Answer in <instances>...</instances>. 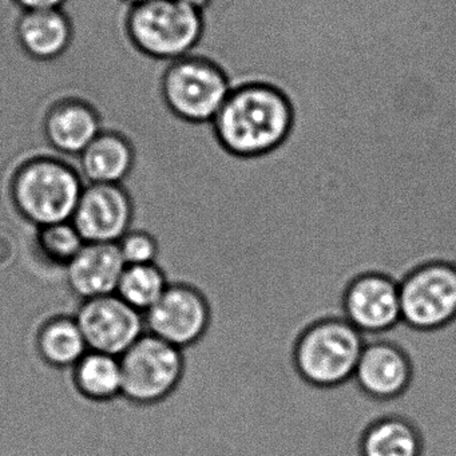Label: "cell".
<instances>
[{
	"instance_id": "6da1fadb",
	"label": "cell",
	"mask_w": 456,
	"mask_h": 456,
	"mask_svg": "<svg viewBox=\"0 0 456 456\" xmlns=\"http://www.w3.org/2000/svg\"><path fill=\"white\" fill-rule=\"evenodd\" d=\"M292 119V108L282 93L266 85H247L232 90L212 125L226 151L253 157L281 145Z\"/></svg>"
},
{
	"instance_id": "7a4b0ae2",
	"label": "cell",
	"mask_w": 456,
	"mask_h": 456,
	"mask_svg": "<svg viewBox=\"0 0 456 456\" xmlns=\"http://www.w3.org/2000/svg\"><path fill=\"white\" fill-rule=\"evenodd\" d=\"M85 183L78 169L60 157L33 156L18 165L10 181L12 204L37 228L73 218Z\"/></svg>"
},
{
	"instance_id": "3957f363",
	"label": "cell",
	"mask_w": 456,
	"mask_h": 456,
	"mask_svg": "<svg viewBox=\"0 0 456 456\" xmlns=\"http://www.w3.org/2000/svg\"><path fill=\"white\" fill-rule=\"evenodd\" d=\"M125 33L140 54L169 63L191 55L204 33V15L178 0H151L129 7Z\"/></svg>"
},
{
	"instance_id": "277c9868",
	"label": "cell",
	"mask_w": 456,
	"mask_h": 456,
	"mask_svg": "<svg viewBox=\"0 0 456 456\" xmlns=\"http://www.w3.org/2000/svg\"><path fill=\"white\" fill-rule=\"evenodd\" d=\"M231 92L224 71L197 55L165 63L159 76V100L165 110L188 124L212 122Z\"/></svg>"
},
{
	"instance_id": "5b68a950",
	"label": "cell",
	"mask_w": 456,
	"mask_h": 456,
	"mask_svg": "<svg viewBox=\"0 0 456 456\" xmlns=\"http://www.w3.org/2000/svg\"><path fill=\"white\" fill-rule=\"evenodd\" d=\"M364 346L365 336L343 317L320 320L298 338L296 368L311 386H341L354 379Z\"/></svg>"
},
{
	"instance_id": "8992f818",
	"label": "cell",
	"mask_w": 456,
	"mask_h": 456,
	"mask_svg": "<svg viewBox=\"0 0 456 456\" xmlns=\"http://www.w3.org/2000/svg\"><path fill=\"white\" fill-rule=\"evenodd\" d=\"M122 396L140 405L162 404L185 375L183 349L143 333L122 356Z\"/></svg>"
},
{
	"instance_id": "52a82bcc",
	"label": "cell",
	"mask_w": 456,
	"mask_h": 456,
	"mask_svg": "<svg viewBox=\"0 0 456 456\" xmlns=\"http://www.w3.org/2000/svg\"><path fill=\"white\" fill-rule=\"evenodd\" d=\"M402 322L435 330L456 319V268L444 263L418 266L400 281Z\"/></svg>"
},
{
	"instance_id": "ba28073f",
	"label": "cell",
	"mask_w": 456,
	"mask_h": 456,
	"mask_svg": "<svg viewBox=\"0 0 456 456\" xmlns=\"http://www.w3.org/2000/svg\"><path fill=\"white\" fill-rule=\"evenodd\" d=\"M143 319L149 333L183 351L204 338L210 324V308L197 288L170 282Z\"/></svg>"
},
{
	"instance_id": "9c48e42d",
	"label": "cell",
	"mask_w": 456,
	"mask_h": 456,
	"mask_svg": "<svg viewBox=\"0 0 456 456\" xmlns=\"http://www.w3.org/2000/svg\"><path fill=\"white\" fill-rule=\"evenodd\" d=\"M76 320L89 351L122 356L145 332L143 314L117 295L84 300Z\"/></svg>"
},
{
	"instance_id": "30bf717a",
	"label": "cell",
	"mask_w": 456,
	"mask_h": 456,
	"mask_svg": "<svg viewBox=\"0 0 456 456\" xmlns=\"http://www.w3.org/2000/svg\"><path fill=\"white\" fill-rule=\"evenodd\" d=\"M134 217L132 196L122 183H85L71 223L85 242L117 244Z\"/></svg>"
},
{
	"instance_id": "8fae6325",
	"label": "cell",
	"mask_w": 456,
	"mask_h": 456,
	"mask_svg": "<svg viewBox=\"0 0 456 456\" xmlns=\"http://www.w3.org/2000/svg\"><path fill=\"white\" fill-rule=\"evenodd\" d=\"M343 312L364 336L388 332L402 322L399 282L381 273L356 277L346 288Z\"/></svg>"
},
{
	"instance_id": "7c38bea8",
	"label": "cell",
	"mask_w": 456,
	"mask_h": 456,
	"mask_svg": "<svg viewBox=\"0 0 456 456\" xmlns=\"http://www.w3.org/2000/svg\"><path fill=\"white\" fill-rule=\"evenodd\" d=\"M412 379L410 357L397 344L365 336V346L354 370L357 387L376 400L387 402L404 394Z\"/></svg>"
},
{
	"instance_id": "4fadbf2b",
	"label": "cell",
	"mask_w": 456,
	"mask_h": 456,
	"mask_svg": "<svg viewBox=\"0 0 456 456\" xmlns=\"http://www.w3.org/2000/svg\"><path fill=\"white\" fill-rule=\"evenodd\" d=\"M103 130L100 110L81 97H63L49 106L42 132L47 145L66 157H78Z\"/></svg>"
},
{
	"instance_id": "5bb4252c",
	"label": "cell",
	"mask_w": 456,
	"mask_h": 456,
	"mask_svg": "<svg viewBox=\"0 0 456 456\" xmlns=\"http://www.w3.org/2000/svg\"><path fill=\"white\" fill-rule=\"evenodd\" d=\"M125 268L118 245L86 242L66 266V282L82 301L116 295Z\"/></svg>"
},
{
	"instance_id": "9a60e30c",
	"label": "cell",
	"mask_w": 456,
	"mask_h": 456,
	"mask_svg": "<svg viewBox=\"0 0 456 456\" xmlns=\"http://www.w3.org/2000/svg\"><path fill=\"white\" fill-rule=\"evenodd\" d=\"M14 36L26 57L37 62H52L70 49L73 20L65 9L23 12L15 22Z\"/></svg>"
},
{
	"instance_id": "2e32d148",
	"label": "cell",
	"mask_w": 456,
	"mask_h": 456,
	"mask_svg": "<svg viewBox=\"0 0 456 456\" xmlns=\"http://www.w3.org/2000/svg\"><path fill=\"white\" fill-rule=\"evenodd\" d=\"M77 159L86 183H122L134 169L137 151L125 133L103 129Z\"/></svg>"
},
{
	"instance_id": "e0dca14e",
	"label": "cell",
	"mask_w": 456,
	"mask_h": 456,
	"mask_svg": "<svg viewBox=\"0 0 456 456\" xmlns=\"http://www.w3.org/2000/svg\"><path fill=\"white\" fill-rule=\"evenodd\" d=\"M359 456H424L423 437L407 419L386 416L365 429Z\"/></svg>"
},
{
	"instance_id": "ac0fdd59",
	"label": "cell",
	"mask_w": 456,
	"mask_h": 456,
	"mask_svg": "<svg viewBox=\"0 0 456 456\" xmlns=\"http://www.w3.org/2000/svg\"><path fill=\"white\" fill-rule=\"evenodd\" d=\"M37 351L52 367L73 368L89 346L76 317L57 316L45 322L39 330Z\"/></svg>"
},
{
	"instance_id": "d6986e66",
	"label": "cell",
	"mask_w": 456,
	"mask_h": 456,
	"mask_svg": "<svg viewBox=\"0 0 456 456\" xmlns=\"http://www.w3.org/2000/svg\"><path fill=\"white\" fill-rule=\"evenodd\" d=\"M74 386L93 402H109L122 396V370L119 357L87 351L73 367Z\"/></svg>"
},
{
	"instance_id": "ffe728a7",
	"label": "cell",
	"mask_w": 456,
	"mask_h": 456,
	"mask_svg": "<svg viewBox=\"0 0 456 456\" xmlns=\"http://www.w3.org/2000/svg\"><path fill=\"white\" fill-rule=\"evenodd\" d=\"M170 284L167 272L157 263L126 265L116 295L141 314L148 312Z\"/></svg>"
},
{
	"instance_id": "44dd1931",
	"label": "cell",
	"mask_w": 456,
	"mask_h": 456,
	"mask_svg": "<svg viewBox=\"0 0 456 456\" xmlns=\"http://www.w3.org/2000/svg\"><path fill=\"white\" fill-rule=\"evenodd\" d=\"M36 242L45 260L65 268L86 244L71 221L38 228Z\"/></svg>"
},
{
	"instance_id": "7402d4cb",
	"label": "cell",
	"mask_w": 456,
	"mask_h": 456,
	"mask_svg": "<svg viewBox=\"0 0 456 456\" xmlns=\"http://www.w3.org/2000/svg\"><path fill=\"white\" fill-rule=\"evenodd\" d=\"M117 245L126 265L157 263L161 255L159 240L145 231H129Z\"/></svg>"
},
{
	"instance_id": "603a6c76",
	"label": "cell",
	"mask_w": 456,
	"mask_h": 456,
	"mask_svg": "<svg viewBox=\"0 0 456 456\" xmlns=\"http://www.w3.org/2000/svg\"><path fill=\"white\" fill-rule=\"evenodd\" d=\"M15 7L23 12H37V10L63 9L68 0H10Z\"/></svg>"
},
{
	"instance_id": "cb8c5ba5",
	"label": "cell",
	"mask_w": 456,
	"mask_h": 456,
	"mask_svg": "<svg viewBox=\"0 0 456 456\" xmlns=\"http://www.w3.org/2000/svg\"><path fill=\"white\" fill-rule=\"evenodd\" d=\"M181 4H186V6L193 7V9L204 12L208 6H209L212 0H178Z\"/></svg>"
},
{
	"instance_id": "d4e9b609",
	"label": "cell",
	"mask_w": 456,
	"mask_h": 456,
	"mask_svg": "<svg viewBox=\"0 0 456 456\" xmlns=\"http://www.w3.org/2000/svg\"><path fill=\"white\" fill-rule=\"evenodd\" d=\"M125 4H127V7L137 6V4H146V2H151V0H121Z\"/></svg>"
}]
</instances>
